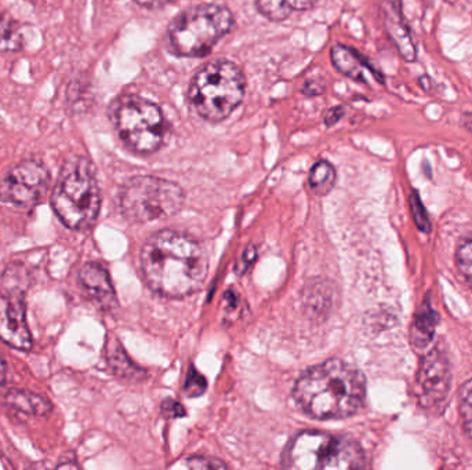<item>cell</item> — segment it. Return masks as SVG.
Here are the masks:
<instances>
[{"label":"cell","mask_w":472,"mask_h":470,"mask_svg":"<svg viewBox=\"0 0 472 470\" xmlns=\"http://www.w3.org/2000/svg\"><path fill=\"white\" fill-rule=\"evenodd\" d=\"M58 220L73 231H86L97 221L101 191L91 161L84 156H69L58 174L50 198Z\"/></svg>","instance_id":"obj_3"},{"label":"cell","mask_w":472,"mask_h":470,"mask_svg":"<svg viewBox=\"0 0 472 470\" xmlns=\"http://www.w3.org/2000/svg\"><path fill=\"white\" fill-rule=\"evenodd\" d=\"M141 270L152 291L169 298H181L202 289L209 272V259L195 239L174 231H162L144 244Z\"/></svg>","instance_id":"obj_1"},{"label":"cell","mask_w":472,"mask_h":470,"mask_svg":"<svg viewBox=\"0 0 472 470\" xmlns=\"http://www.w3.org/2000/svg\"><path fill=\"white\" fill-rule=\"evenodd\" d=\"M283 465L300 470H347L364 466L358 443L348 437L323 432H303L283 454Z\"/></svg>","instance_id":"obj_7"},{"label":"cell","mask_w":472,"mask_h":470,"mask_svg":"<svg viewBox=\"0 0 472 470\" xmlns=\"http://www.w3.org/2000/svg\"><path fill=\"white\" fill-rule=\"evenodd\" d=\"M107 358L108 364L114 369L115 374H118L122 378H130L137 374L136 367L129 360L126 353L123 352L122 346L116 339H110L107 345Z\"/></svg>","instance_id":"obj_20"},{"label":"cell","mask_w":472,"mask_h":470,"mask_svg":"<svg viewBox=\"0 0 472 470\" xmlns=\"http://www.w3.org/2000/svg\"><path fill=\"white\" fill-rule=\"evenodd\" d=\"M330 58L334 65V68L343 73L344 76L360 81V83H369L371 79L383 83L384 77L383 75L375 70L366 58H363L356 50L344 46V44H336L330 51Z\"/></svg>","instance_id":"obj_13"},{"label":"cell","mask_w":472,"mask_h":470,"mask_svg":"<svg viewBox=\"0 0 472 470\" xmlns=\"http://www.w3.org/2000/svg\"><path fill=\"white\" fill-rule=\"evenodd\" d=\"M344 115H345V111L343 107H333L326 112L323 122L326 126L330 127V126H334L337 122H340Z\"/></svg>","instance_id":"obj_27"},{"label":"cell","mask_w":472,"mask_h":470,"mask_svg":"<svg viewBox=\"0 0 472 470\" xmlns=\"http://www.w3.org/2000/svg\"><path fill=\"white\" fill-rule=\"evenodd\" d=\"M79 283L86 296L101 309L116 308L118 300L107 269L97 262H88L79 270Z\"/></svg>","instance_id":"obj_12"},{"label":"cell","mask_w":472,"mask_h":470,"mask_svg":"<svg viewBox=\"0 0 472 470\" xmlns=\"http://www.w3.org/2000/svg\"><path fill=\"white\" fill-rule=\"evenodd\" d=\"M186 466L191 469H223L227 465L219 459L208 458V456H192L188 459Z\"/></svg>","instance_id":"obj_24"},{"label":"cell","mask_w":472,"mask_h":470,"mask_svg":"<svg viewBox=\"0 0 472 470\" xmlns=\"http://www.w3.org/2000/svg\"><path fill=\"white\" fill-rule=\"evenodd\" d=\"M5 403L12 410L29 417H49L53 413V404L49 399L25 389H9L5 395Z\"/></svg>","instance_id":"obj_15"},{"label":"cell","mask_w":472,"mask_h":470,"mask_svg":"<svg viewBox=\"0 0 472 470\" xmlns=\"http://www.w3.org/2000/svg\"><path fill=\"white\" fill-rule=\"evenodd\" d=\"M27 291H0V341L28 352L34 346L27 322Z\"/></svg>","instance_id":"obj_10"},{"label":"cell","mask_w":472,"mask_h":470,"mask_svg":"<svg viewBox=\"0 0 472 470\" xmlns=\"http://www.w3.org/2000/svg\"><path fill=\"white\" fill-rule=\"evenodd\" d=\"M235 27L229 9L220 5H198L177 16L167 29L169 50L178 57L199 58Z\"/></svg>","instance_id":"obj_5"},{"label":"cell","mask_w":472,"mask_h":470,"mask_svg":"<svg viewBox=\"0 0 472 470\" xmlns=\"http://www.w3.org/2000/svg\"><path fill=\"white\" fill-rule=\"evenodd\" d=\"M456 265L467 283L472 287V233L465 236L457 246Z\"/></svg>","instance_id":"obj_21"},{"label":"cell","mask_w":472,"mask_h":470,"mask_svg":"<svg viewBox=\"0 0 472 470\" xmlns=\"http://www.w3.org/2000/svg\"><path fill=\"white\" fill-rule=\"evenodd\" d=\"M319 2L321 0H256V8L266 20L282 23L293 12L312 10Z\"/></svg>","instance_id":"obj_16"},{"label":"cell","mask_w":472,"mask_h":470,"mask_svg":"<svg viewBox=\"0 0 472 470\" xmlns=\"http://www.w3.org/2000/svg\"><path fill=\"white\" fill-rule=\"evenodd\" d=\"M110 119L121 141L137 155H151L164 142L167 126L162 109L136 94H123L114 100Z\"/></svg>","instance_id":"obj_6"},{"label":"cell","mask_w":472,"mask_h":470,"mask_svg":"<svg viewBox=\"0 0 472 470\" xmlns=\"http://www.w3.org/2000/svg\"><path fill=\"white\" fill-rule=\"evenodd\" d=\"M417 385L420 400L425 406L442 402L450 388V368L446 353L440 348L431 350L421 363Z\"/></svg>","instance_id":"obj_11"},{"label":"cell","mask_w":472,"mask_h":470,"mask_svg":"<svg viewBox=\"0 0 472 470\" xmlns=\"http://www.w3.org/2000/svg\"><path fill=\"white\" fill-rule=\"evenodd\" d=\"M460 414L464 430L472 441V380H469L460 391Z\"/></svg>","instance_id":"obj_22"},{"label":"cell","mask_w":472,"mask_h":470,"mask_svg":"<svg viewBox=\"0 0 472 470\" xmlns=\"http://www.w3.org/2000/svg\"><path fill=\"white\" fill-rule=\"evenodd\" d=\"M134 2L144 8V9H149V10H155V9H160L166 5H169L171 0H134Z\"/></svg>","instance_id":"obj_28"},{"label":"cell","mask_w":472,"mask_h":470,"mask_svg":"<svg viewBox=\"0 0 472 470\" xmlns=\"http://www.w3.org/2000/svg\"><path fill=\"white\" fill-rule=\"evenodd\" d=\"M461 125L472 133V112H467L461 116Z\"/></svg>","instance_id":"obj_30"},{"label":"cell","mask_w":472,"mask_h":470,"mask_svg":"<svg viewBox=\"0 0 472 470\" xmlns=\"http://www.w3.org/2000/svg\"><path fill=\"white\" fill-rule=\"evenodd\" d=\"M384 21L387 32L397 46L402 58L408 62H414L417 57V49L408 25L405 24L401 6L395 2H384Z\"/></svg>","instance_id":"obj_14"},{"label":"cell","mask_w":472,"mask_h":470,"mask_svg":"<svg viewBox=\"0 0 472 470\" xmlns=\"http://www.w3.org/2000/svg\"><path fill=\"white\" fill-rule=\"evenodd\" d=\"M24 49L20 24L5 12H0V53H17Z\"/></svg>","instance_id":"obj_17"},{"label":"cell","mask_w":472,"mask_h":470,"mask_svg":"<svg viewBox=\"0 0 472 470\" xmlns=\"http://www.w3.org/2000/svg\"><path fill=\"white\" fill-rule=\"evenodd\" d=\"M8 371H9L8 363L3 358V356L0 354V385L6 382V380H8Z\"/></svg>","instance_id":"obj_29"},{"label":"cell","mask_w":472,"mask_h":470,"mask_svg":"<svg viewBox=\"0 0 472 470\" xmlns=\"http://www.w3.org/2000/svg\"><path fill=\"white\" fill-rule=\"evenodd\" d=\"M162 414L167 418H181L185 415V408L175 400H164L162 404Z\"/></svg>","instance_id":"obj_25"},{"label":"cell","mask_w":472,"mask_h":470,"mask_svg":"<svg viewBox=\"0 0 472 470\" xmlns=\"http://www.w3.org/2000/svg\"><path fill=\"white\" fill-rule=\"evenodd\" d=\"M50 182V171L43 161L24 160L0 178V200L17 207L36 206L45 199Z\"/></svg>","instance_id":"obj_9"},{"label":"cell","mask_w":472,"mask_h":470,"mask_svg":"<svg viewBox=\"0 0 472 470\" xmlns=\"http://www.w3.org/2000/svg\"><path fill=\"white\" fill-rule=\"evenodd\" d=\"M246 79L242 69L229 60H213L192 77L188 99L205 120H225L243 101Z\"/></svg>","instance_id":"obj_4"},{"label":"cell","mask_w":472,"mask_h":470,"mask_svg":"<svg viewBox=\"0 0 472 470\" xmlns=\"http://www.w3.org/2000/svg\"><path fill=\"white\" fill-rule=\"evenodd\" d=\"M119 210L133 222H151L177 214L184 206V191L175 182L137 175L127 179L119 191Z\"/></svg>","instance_id":"obj_8"},{"label":"cell","mask_w":472,"mask_h":470,"mask_svg":"<svg viewBox=\"0 0 472 470\" xmlns=\"http://www.w3.org/2000/svg\"><path fill=\"white\" fill-rule=\"evenodd\" d=\"M435 326H436V315L432 312L431 306H424L413 324L412 330V342L416 348L423 349L425 348L430 341L432 339V335L435 332Z\"/></svg>","instance_id":"obj_19"},{"label":"cell","mask_w":472,"mask_h":470,"mask_svg":"<svg viewBox=\"0 0 472 470\" xmlns=\"http://www.w3.org/2000/svg\"><path fill=\"white\" fill-rule=\"evenodd\" d=\"M337 172L334 167L326 161L321 160L314 164L310 172V186L315 195L325 196L327 195L336 185Z\"/></svg>","instance_id":"obj_18"},{"label":"cell","mask_w":472,"mask_h":470,"mask_svg":"<svg viewBox=\"0 0 472 470\" xmlns=\"http://www.w3.org/2000/svg\"><path fill=\"white\" fill-rule=\"evenodd\" d=\"M325 91V84L319 79L314 80H307L301 88V92L307 97H316Z\"/></svg>","instance_id":"obj_26"},{"label":"cell","mask_w":472,"mask_h":470,"mask_svg":"<svg viewBox=\"0 0 472 470\" xmlns=\"http://www.w3.org/2000/svg\"><path fill=\"white\" fill-rule=\"evenodd\" d=\"M208 384L203 375H201L194 367L188 371L186 380L184 384V392L188 397H198L206 392Z\"/></svg>","instance_id":"obj_23"},{"label":"cell","mask_w":472,"mask_h":470,"mask_svg":"<svg viewBox=\"0 0 472 470\" xmlns=\"http://www.w3.org/2000/svg\"><path fill=\"white\" fill-rule=\"evenodd\" d=\"M293 396L312 418H347L362 407L366 381L358 368L332 358L304 372L296 382Z\"/></svg>","instance_id":"obj_2"}]
</instances>
